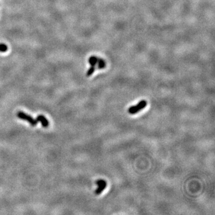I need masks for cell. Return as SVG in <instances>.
Here are the masks:
<instances>
[{
	"mask_svg": "<svg viewBox=\"0 0 215 215\" xmlns=\"http://www.w3.org/2000/svg\"><path fill=\"white\" fill-rule=\"evenodd\" d=\"M17 117L21 120L28 121L33 127L36 126L37 125L38 121L36 119H34L32 117H31V115L23 112H22V111L18 112L17 113Z\"/></svg>",
	"mask_w": 215,
	"mask_h": 215,
	"instance_id": "obj_1",
	"label": "cell"
},
{
	"mask_svg": "<svg viewBox=\"0 0 215 215\" xmlns=\"http://www.w3.org/2000/svg\"><path fill=\"white\" fill-rule=\"evenodd\" d=\"M147 105V102L145 100H142L135 106H132L128 109V112L130 114H135L144 109Z\"/></svg>",
	"mask_w": 215,
	"mask_h": 215,
	"instance_id": "obj_2",
	"label": "cell"
},
{
	"mask_svg": "<svg viewBox=\"0 0 215 215\" xmlns=\"http://www.w3.org/2000/svg\"><path fill=\"white\" fill-rule=\"evenodd\" d=\"M38 121L41 122L42 126L44 128H47L49 126V121L43 115H39L38 116H37V119H36Z\"/></svg>",
	"mask_w": 215,
	"mask_h": 215,
	"instance_id": "obj_3",
	"label": "cell"
},
{
	"mask_svg": "<svg viewBox=\"0 0 215 215\" xmlns=\"http://www.w3.org/2000/svg\"><path fill=\"white\" fill-rule=\"evenodd\" d=\"M106 185H107V184H106V182H105V183H104V184H101V185H98V188L95 190V194H96V195H99V194H101L102 192V191L106 188Z\"/></svg>",
	"mask_w": 215,
	"mask_h": 215,
	"instance_id": "obj_4",
	"label": "cell"
},
{
	"mask_svg": "<svg viewBox=\"0 0 215 215\" xmlns=\"http://www.w3.org/2000/svg\"><path fill=\"white\" fill-rule=\"evenodd\" d=\"M98 59L95 56H92L89 59V63L92 67H95L96 64L97 63Z\"/></svg>",
	"mask_w": 215,
	"mask_h": 215,
	"instance_id": "obj_5",
	"label": "cell"
},
{
	"mask_svg": "<svg viewBox=\"0 0 215 215\" xmlns=\"http://www.w3.org/2000/svg\"><path fill=\"white\" fill-rule=\"evenodd\" d=\"M7 47L6 45L3 44H0V52H4L7 51Z\"/></svg>",
	"mask_w": 215,
	"mask_h": 215,
	"instance_id": "obj_6",
	"label": "cell"
},
{
	"mask_svg": "<svg viewBox=\"0 0 215 215\" xmlns=\"http://www.w3.org/2000/svg\"><path fill=\"white\" fill-rule=\"evenodd\" d=\"M105 182H106V181H105L104 180H102V179H101V180H98L96 181V184L97 185H101V184H104Z\"/></svg>",
	"mask_w": 215,
	"mask_h": 215,
	"instance_id": "obj_7",
	"label": "cell"
}]
</instances>
